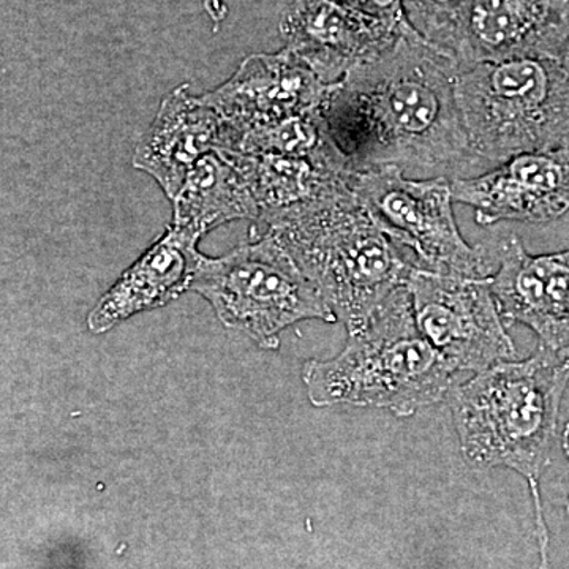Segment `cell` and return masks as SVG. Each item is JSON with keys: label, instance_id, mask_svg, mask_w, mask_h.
<instances>
[{"label": "cell", "instance_id": "obj_3", "mask_svg": "<svg viewBox=\"0 0 569 569\" xmlns=\"http://www.w3.org/2000/svg\"><path fill=\"white\" fill-rule=\"evenodd\" d=\"M568 387L569 348L542 343L523 361L498 362L456 385L448 399L463 458L478 468L515 470L531 497H541Z\"/></svg>", "mask_w": 569, "mask_h": 569}, {"label": "cell", "instance_id": "obj_2", "mask_svg": "<svg viewBox=\"0 0 569 569\" xmlns=\"http://www.w3.org/2000/svg\"><path fill=\"white\" fill-rule=\"evenodd\" d=\"M260 222L316 284L348 335L369 325L418 268L367 212L350 182L316 200L264 213Z\"/></svg>", "mask_w": 569, "mask_h": 569}, {"label": "cell", "instance_id": "obj_21", "mask_svg": "<svg viewBox=\"0 0 569 569\" xmlns=\"http://www.w3.org/2000/svg\"><path fill=\"white\" fill-rule=\"evenodd\" d=\"M204 10L211 18L213 31H219L228 14L227 2L224 0H204Z\"/></svg>", "mask_w": 569, "mask_h": 569}, {"label": "cell", "instance_id": "obj_19", "mask_svg": "<svg viewBox=\"0 0 569 569\" xmlns=\"http://www.w3.org/2000/svg\"><path fill=\"white\" fill-rule=\"evenodd\" d=\"M339 2L383 21L403 36H419L407 20L402 0H339Z\"/></svg>", "mask_w": 569, "mask_h": 569}, {"label": "cell", "instance_id": "obj_20", "mask_svg": "<svg viewBox=\"0 0 569 569\" xmlns=\"http://www.w3.org/2000/svg\"><path fill=\"white\" fill-rule=\"evenodd\" d=\"M537 520V535L539 542V553H541V565L538 569H552L549 563V531L546 526L545 515L535 516Z\"/></svg>", "mask_w": 569, "mask_h": 569}, {"label": "cell", "instance_id": "obj_4", "mask_svg": "<svg viewBox=\"0 0 569 569\" xmlns=\"http://www.w3.org/2000/svg\"><path fill=\"white\" fill-rule=\"evenodd\" d=\"M458 376L419 331L407 284L389 296L369 325L348 335L336 358L310 359L302 367L313 406L385 408L399 418L447 399Z\"/></svg>", "mask_w": 569, "mask_h": 569}, {"label": "cell", "instance_id": "obj_8", "mask_svg": "<svg viewBox=\"0 0 569 569\" xmlns=\"http://www.w3.org/2000/svg\"><path fill=\"white\" fill-rule=\"evenodd\" d=\"M421 335L458 373L512 361L515 342L489 277L443 274L417 268L407 282Z\"/></svg>", "mask_w": 569, "mask_h": 569}, {"label": "cell", "instance_id": "obj_12", "mask_svg": "<svg viewBox=\"0 0 569 569\" xmlns=\"http://www.w3.org/2000/svg\"><path fill=\"white\" fill-rule=\"evenodd\" d=\"M284 48L325 82L335 86L372 61L403 33L339 0H295L280 21Z\"/></svg>", "mask_w": 569, "mask_h": 569}, {"label": "cell", "instance_id": "obj_5", "mask_svg": "<svg viewBox=\"0 0 569 569\" xmlns=\"http://www.w3.org/2000/svg\"><path fill=\"white\" fill-rule=\"evenodd\" d=\"M458 102L471 148L490 168L522 152L569 149V56L459 67Z\"/></svg>", "mask_w": 569, "mask_h": 569}, {"label": "cell", "instance_id": "obj_1", "mask_svg": "<svg viewBox=\"0 0 569 569\" xmlns=\"http://www.w3.org/2000/svg\"><path fill=\"white\" fill-rule=\"evenodd\" d=\"M459 67L421 36H403L329 86L321 110L353 171L397 167L411 178L456 181L490 170L463 126Z\"/></svg>", "mask_w": 569, "mask_h": 569}, {"label": "cell", "instance_id": "obj_11", "mask_svg": "<svg viewBox=\"0 0 569 569\" xmlns=\"http://www.w3.org/2000/svg\"><path fill=\"white\" fill-rule=\"evenodd\" d=\"M451 52L460 67L569 56V0H463Z\"/></svg>", "mask_w": 569, "mask_h": 569}, {"label": "cell", "instance_id": "obj_9", "mask_svg": "<svg viewBox=\"0 0 569 569\" xmlns=\"http://www.w3.org/2000/svg\"><path fill=\"white\" fill-rule=\"evenodd\" d=\"M452 197L481 227L549 223L569 211V149L522 152L485 173L452 181Z\"/></svg>", "mask_w": 569, "mask_h": 569}, {"label": "cell", "instance_id": "obj_22", "mask_svg": "<svg viewBox=\"0 0 569 569\" xmlns=\"http://www.w3.org/2000/svg\"><path fill=\"white\" fill-rule=\"evenodd\" d=\"M561 441H563L561 445H563L565 456H567L569 462V422L565 426L563 438H561Z\"/></svg>", "mask_w": 569, "mask_h": 569}, {"label": "cell", "instance_id": "obj_7", "mask_svg": "<svg viewBox=\"0 0 569 569\" xmlns=\"http://www.w3.org/2000/svg\"><path fill=\"white\" fill-rule=\"evenodd\" d=\"M350 189L418 268L466 277L496 272L488 247L470 246L460 234L449 179L410 178L400 168L380 167L353 171Z\"/></svg>", "mask_w": 569, "mask_h": 569}, {"label": "cell", "instance_id": "obj_15", "mask_svg": "<svg viewBox=\"0 0 569 569\" xmlns=\"http://www.w3.org/2000/svg\"><path fill=\"white\" fill-rule=\"evenodd\" d=\"M200 257L198 241L170 224L99 299L88 316L89 331L103 335L130 317L170 305L190 291Z\"/></svg>", "mask_w": 569, "mask_h": 569}, {"label": "cell", "instance_id": "obj_23", "mask_svg": "<svg viewBox=\"0 0 569 569\" xmlns=\"http://www.w3.org/2000/svg\"><path fill=\"white\" fill-rule=\"evenodd\" d=\"M567 509H568V515H569V493H568V498H567Z\"/></svg>", "mask_w": 569, "mask_h": 569}, {"label": "cell", "instance_id": "obj_17", "mask_svg": "<svg viewBox=\"0 0 569 569\" xmlns=\"http://www.w3.org/2000/svg\"><path fill=\"white\" fill-rule=\"evenodd\" d=\"M222 151L244 173L260 204L261 217L335 192L347 186L353 173L342 164L307 157Z\"/></svg>", "mask_w": 569, "mask_h": 569}, {"label": "cell", "instance_id": "obj_10", "mask_svg": "<svg viewBox=\"0 0 569 569\" xmlns=\"http://www.w3.org/2000/svg\"><path fill=\"white\" fill-rule=\"evenodd\" d=\"M328 91L306 62L283 48L249 56L230 80L203 97L227 123V148L231 138L253 127L321 110Z\"/></svg>", "mask_w": 569, "mask_h": 569}, {"label": "cell", "instance_id": "obj_16", "mask_svg": "<svg viewBox=\"0 0 569 569\" xmlns=\"http://www.w3.org/2000/svg\"><path fill=\"white\" fill-rule=\"evenodd\" d=\"M261 219V208L244 173L216 149L194 164L173 200L171 227L194 241L234 220Z\"/></svg>", "mask_w": 569, "mask_h": 569}, {"label": "cell", "instance_id": "obj_18", "mask_svg": "<svg viewBox=\"0 0 569 569\" xmlns=\"http://www.w3.org/2000/svg\"><path fill=\"white\" fill-rule=\"evenodd\" d=\"M402 6L411 28L452 56L463 0H402Z\"/></svg>", "mask_w": 569, "mask_h": 569}, {"label": "cell", "instance_id": "obj_6", "mask_svg": "<svg viewBox=\"0 0 569 569\" xmlns=\"http://www.w3.org/2000/svg\"><path fill=\"white\" fill-rule=\"evenodd\" d=\"M250 239L223 257L201 254L190 284L227 328L276 350L280 332L299 321L336 323L316 284L271 234L253 228Z\"/></svg>", "mask_w": 569, "mask_h": 569}, {"label": "cell", "instance_id": "obj_13", "mask_svg": "<svg viewBox=\"0 0 569 569\" xmlns=\"http://www.w3.org/2000/svg\"><path fill=\"white\" fill-rule=\"evenodd\" d=\"M489 280L507 328L523 325L542 346L569 348V249L531 254L509 234L500 239Z\"/></svg>", "mask_w": 569, "mask_h": 569}, {"label": "cell", "instance_id": "obj_14", "mask_svg": "<svg viewBox=\"0 0 569 569\" xmlns=\"http://www.w3.org/2000/svg\"><path fill=\"white\" fill-rule=\"evenodd\" d=\"M227 123L204 97L181 84L163 97L133 152V167L151 176L173 201L194 164L223 148Z\"/></svg>", "mask_w": 569, "mask_h": 569}]
</instances>
